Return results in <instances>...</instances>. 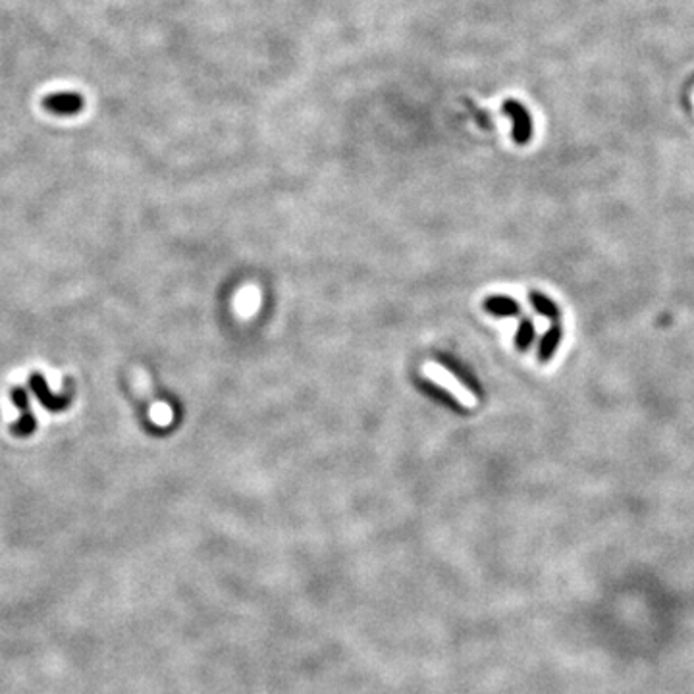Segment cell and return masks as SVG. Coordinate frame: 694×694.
I'll use <instances>...</instances> for the list:
<instances>
[{"label": "cell", "instance_id": "obj_1", "mask_svg": "<svg viewBox=\"0 0 694 694\" xmlns=\"http://www.w3.org/2000/svg\"><path fill=\"white\" fill-rule=\"evenodd\" d=\"M27 386H29V390H31V393L37 398L41 405L47 409V411H50V413L66 411V409L70 407V403H72V396L70 393H60V396L52 393L50 388H48V382L45 380V376L41 375V373L29 375Z\"/></svg>", "mask_w": 694, "mask_h": 694}, {"label": "cell", "instance_id": "obj_2", "mask_svg": "<svg viewBox=\"0 0 694 694\" xmlns=\"http://www.w3.org/2000/svg\"><path fill=\"white\" fill-rule=\"evenodd\" d=\"M424 375L428 376L431 380H434V382H438L442 388H446L449 393H454L455 398L459 399L463 405H467V407H472V405H475V396H472L471 391L467 390V388H465V386L451 375V373H447L444 367H440L436 363H426V365H424Z\"/></svg>", "mask_w": 694, "mask_h": 694}, {"label": "cell", "instance_id": "obj_3", "mask_svg": "<svg viewBox=\"0 0 694 694\" xmlns=\"http://www.w3.org/2000/svg\"><path fill=\"white\" fill-rule=\"evenodd\" d=\"M85 106V99L80 93L64 91V93H52L43 99V108L55 116H75Z\"/></svg>", "mask_w": 694, "mask_h": 694}, {"label": "cell", "instance_id": "obj_4", "mask_svg": "<svg viewBox=\"0 0 694 694\" xmlns=\"http://www.w3.org/2000/svg\"><path fill=\"white\" fill-rule=\"evenodd\" d=\"M503 114H507L513 124V139L515 143L525 145L528 143V139L533 136V120L528 116L527 108L517 101H507L503 103Z\"/></svg>", "mask_w": 694, "mask_h": 694}, {"label": "cell", "instance_id": "obj_5", "mask_svg": "<svg viewBox=\"0 0 694 694\" xmlns=\"http://www.w3.org/2000/svg\"><path fill=\"white\" fill-rule=\"evenodd\" d=\"M484 311L494 317H517L521 312V305L505 296H492L484 299Z\"/></svg>", "mask_w": 694, "mask_h": 694}, {"label": "cell", "instance_id": "obj_6", "mask_svg": "<svg viewBox=\"0 0 694 694\" xmlns=\"http://www.w3.org/2000/svg\"><path fill=\"white\" fill-rule=\"evenodd\" d=\"M559 343H561V326H559L558 322H554L550 330L540 340V345H538V361L548 363L554 357V353L558 352Z\"/></svg>", "mask_w": 694, "mask_h": 694}, {"label": "cell", "instance_id": "obj_7", "mask_svg": "<svg viewBox=\"0 0 694 694\" xmlns=\"http://www.w3.org/2000/svg\"><path fill=\"white\" fill-rule=\"evenodd\" d=\"M35 431H37V417L33 413V409L31 411L22 413V417L17 419L16 423L10 426V432H12L16 438H29V436L35 434Z\"/></svg>", "mask_w": 694, "mask_h": 694}, {"label": "cell", "instance_id": "obj_8", "mask_svg": "<svg viewBox=\"0 0 694 694\" xmlns=\"http://www.w3.org/2000/svg\"><path fill=\"white\" fill-rule=\"evenodd\" d=\"M530 303H533V307H535V311L536 312H540L542 317H548V319H551L554 322H558V319H559V309H558V305L554 303L551 299H548L546 296H542L540 291H530Z\"/></svg>", "mask_w": 694, "mask_h": 694}, {"label": "cell", "instance_id": "obj_9", "mask_svg": "<svg viewBox=\"0 0 694 694\" xmlns=\"http://www.w3.org/2000/svg\"><path fill=\"white\" fill-rule=\"evenodd\" d=\"M533 340H535V324L530 319H523L519 324L517 338H515V345L519 352H527Z\"/></svg>", "mask_w": 694, "mask_h": 694}, {"label": "cell", "instance_id": "obj_10", "mask_svg": "<svg viewBox=\"0 0 694 694\" xmlns=\"http://www.w3.org/2000/svg\"><path fill=\"white\" fill-rule=\"evenodd\" d=\"M10 401L14 407L20 409V413H25V411H31V401H29V393L25 388L22 386H14L10 390Z\"/></svg>", "mask_w": 694, "mask_h": 694}]
</instances>
